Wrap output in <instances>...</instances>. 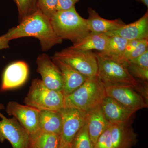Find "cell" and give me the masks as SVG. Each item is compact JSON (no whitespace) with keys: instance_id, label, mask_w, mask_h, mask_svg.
<instances>
[{"instance_id":"4fadbf2b","label":"cell","mask_w":148,"mask_h":148,"mask_svg":"<svg viewBox=\"0 0 148 148\" xmlns=\"http://www.w3.org/2000/svg\"><path fill=\"white\" fill-rule=\"evenodd\" d=\"M109 37L117 36L127 40H148V12H147L137 21L125 24L120 29L108 32Z\"/></svg>"},{"instance_id":"8992f818","label":"cell","mask_w":148,"mask_h":148,"mask_svg":"<svg viewBox=\"0 0 148 148\" xmlns=\"http://www.w3.org/2000/svg\"><path fill=\"white\" fill-rule=\"evenodd\" d=\"M51 58L65 61L86 77L96 76L98 64L95 53L69 47L56 52Z\"/></svg>"},{"instance_id":"3957f363","label":"cell","mask_w":148,"mask_h":148,"mask_svg":"<svg viewBox=\"0 0 148 148\" xmlns=\"http://www.w3.org/2000/svg\"><path fill=\"white\" fill-rule=\"evenodd\" d=\"M106 96L105 86L97 76L87 77L77 89L65 96L64 107L75 108L86 113L100 106Z\"/></svg>"},{"instance_id":"d4e9b609","label":"cell","mask_w":148,"mask_h":148,"mask_svg":"<svg viewBox=\"0 0 148 148\" xmlns=\"http://www.w3.org/2000/svg\"><path fill=\"white\" fill-rule=\"evenodd\" d=\"M58 0H37V10L51 18L57 11Z\"/></svg>"},{"instance_id":"e575fe53","label":"cell","mask_w":148,"mask_h":148,"mask_svg":"<svg viewBox=\"0 0 148 148\" xmlns=\"http://www.w3.org/2000/svg\"><path fill=\"white\" fill-rule=\"evenodd\" d=\"M59 148H71L70 145H65L60 146Z\"/></svg>"},{"instance_id":"7c38bea8","label":"cell","mask_w":148,"mask_h":148,"mask_svg":"<svg viewBox=\"0 0 148 148\" xmlns=\"http://www.w3.org/2000/svg\"><path fill=\"white\" fill-rule=\"evenodd\" d=\"M29 73V66L25 61H17L9 64L3 73L1 91L20 87L27 81Z\"/></svg>"},{"instance_id":"1f68e13d","label":"cell","mask_w":148,"mask_h":148,"mask_svg":"<svg viewBox=\"0 0 148 148\" xmlns=\"http://www.w3.org/2000/svg\"><path fill=\"white\" fill-rule=\"evenodd\" d=\"M10 41L4 35L0 36V50L9 48Z\"/></svg>"},{"instance_id":"7a4b0ae2","label":"cell","mask_w":148,"mask_h":148,"mask_svg":"<svg viewBox=\"0 0 148 148\" xmlns=\"http://www.w3.org/2000/svg\"><path fill=\"white\" fill-rule=\"evenodd\" d=\"M50 19L56 36L63 40L71 41L73 44L90 32L87 19L79 14L75 6L67 10L57 11Z\"/></svg>"},{"instance_id":"cb8c5ba5","label":"cell","mask_w":148,"mask_h":148,"mask_svg":"<svg viewBox=\"0 0 148 148\" xmlns=\"http://www.w3.org/2000/svg\"><path fill=\"white\" fill-rule=\"evenodd\" d=\"M14 1L18 10L19 23L37 10V0H14Z\"/></svg>"},{"instance_id":"9c48e42d","label":"cell","mask_w":148,"mask_h":148,"mask_svg":"<svg viewBox=\"0 0 148 148\" xmlns=\"http://www.w3.org/2000/svg\"><path fill=\"white\" fill-rule=\"evenodd\" d=\"M58 111L62 118L60 146L70 145L77 133L84 125L86 113L75 108L66 107Z\"/></svg>"},{"instance_id":"44dd1931","label":"cell","mask_w":148,"mask_h":148,"mask_svg":"<svg viewBox=\"0 0 148 148\" xmlns=\"http://www.w3.org/2000/svg\"><path fill=\"white\" fill-rule=\"evenodd\" d=\"M128 40L117 36L110 37L103 54L116 60L121 59Z\"/></svg>"},{"instance_id":"8fae6325","label":"cell","mask_w":148,"mask_h":148,"mask_svg":"<svg viewBox=\"0 0 148 148\" xmlns=\"http://www.w3.org/2000/svg\"><path fill=\"white\" fill-rule=\"evenodd\" d=\"M37 72L46 86L51 90L63 92V78L60 70L49 56L45 53L40 54L36 61Z\"/></svg>"},{"instance_id":"4316f807","label":"cell","mask_w":148,"mask_h":148,"mask_svg":"<svg viewBox=\"0 0 148 148\" xmlns=\"http://www.w3.org/2000/svg\"><path fill=\"white\" fill-rule=\"evenodd\" d=\"M94 148H112L111 140L110 124L98 138Z\"/></svg>"},{"instance_id":"ffe728a7","label":"cell","mask_w":148,"mask_h":148,"mask_svg":"<svg viewBox=\"0 0 148 148\" xmlns=\"http://www.w3.org/2000/svg\"><path fill=\"white\" fill-rule=\"evenodd\" d=\"M110 37L105 34L90 32L82 39L70 47L84 51L97 50L103 51L106 49Z\"/></svg>"},{"instance_id":"484cf974","label":"cell","mask_w":148,"mask_h":148,"mask_svg":"<svg viewBox=\"0 0 148 148\" xmlns=\"http://www.w3.org/2000/svg\"><path fill=\"white\" fill-rule=\"evenodd\" d=\"M125 66L132 77L142 80L145 82L148 81V69H145L135 64L127 62H125Z\"/></svg>"},{"instance_id":"ba28073f","label":"cell","mask_w":148,"mask_h":148,"mask_svg":"<svg viewBox=\"0 0 148 148\" xmlns=\"http://www.w3.org/2000/svg\"><path fill=\"white\" fill-rule=\"evenodd\" d=\"M5 140L13 148H31L32 140L24 127L15 117L5 116L0 121V143Z\"/></svg>"},{"instance_id":"9a60e30c","label":"cell","mask_w":148,"mask_h":148,"mask_svg":"<svg viewBox=\"0 0 148 148\" xmlns=\"http://www.w3.org/2000/svg\"><path fill=\"white\" fill-rule=\"evenodd\" d=\"M129 122L110 124L112 148H132L138 142V135Z\"/></svg>"},{"instance_id":"83f0119b","label":"cell","mask_w":148,"mask_h":148,"mask_svg":"<svg viewBox=\"0 0 148 148\" xmlns=\"http://www.w3.org/2000/svg\"><path fill=\"white\" fill-rule=\"evenodd\" d=\"M148 50V40H141L135 48L130 53L124 60L123 62H127L142 55Z\"/></svg>"},{"instance_id":"5b68a950","label":"cell","mask_w":148,"mask_h":148,"mask_svg":"<svg viewBox=\"0 0 148 148\" xmlns=\"http://www.w3.org/2000/svg\"><path fill=\"white\" fill-rule=\"evenodd\" d=\"M63 92L51 90L38 78L32 80L24 103L38 110L58 111L64 107Z\"/></svg>"},{"instance_id":"f546056e","label":"cell","mask_w":148,"mask_h":148,"mask_svg":"<svg viewBox=\"0 0 148 148\" xmlns=\"http://www.w3.org/2000/svg\"><path fill=\"white\" fill-rule=\"evenodd\" d=\"M79 0H58L57 11L65 10L70 9Z\"/></svg>"},{"instance_id":"4dcf8cb0","label":"cell","mask_w":148,"mask_h":148,"mask_svg":"<svg viewBox=\"0 0 148 148\" xmlns=\"http://www.w3.org/2000/svg\"><path fill=\"white\" fill-rule=\"evenodd\" d=\"M140 40H132L128 41L127 45L126 46V47H125V49L124 53H123V55L121 59V61L123 62L125 58H126L127 56L129 55L130 53L135 48V47L137 46L138 43L140 42Z\"/></svg>"},{"instance_id":"30bf717a","label":"cell","mask_w":148,"mask_h":148,"mask_svg":"<svg viewBox=\"0 0 148 148\" xmlns=\"http://www.w3.org/2000/svg\"><path fill=\"white\" fill-rule=\"evenodd\" d=\"M135 88L125 86H105L107 96L113 98L119 103L134 113L148 108V104L143 95Z\"/></svg>"},{"instance_id":"836d02e7","label":"cell","mask_w":148,"mask_h":148,"mask_svg":"<svg viewBox=\"0 0 148 148\" xmlns=\"http://www.w3.org/2000/svg\"><path fill=\"white\" fill-rule=\"evenodd\" d=\"M140 1H141L143 4H145L147 7H148V0H140Z\"/></svg>"},{"instance_id":"52a82bcc","label":"cell","mask_w":148,"mask_h":148,"mask_svg":"<svg viewBox=\"0 0 148 148\" xmlns=\"http://www.w3.org/2000/svg\"><path fill=\"white\" fill-rule=\"evenodd\" d=\"M39 110L27 105H21L15 101L9 102L6 112L15 117L26 130L32 142L41 132L40 129Z\"/></svg>"},{"instance_id":"277c9868","label":"cell","mask_w":148,"mask_h":148,"mask_svg":"<svg viewBox=\"0 0 148 148\" xmlns=\"http://www.w3.org/2000/svg\"><path fill=\"white\" fill-rule=\"evenodd\" d=\"M95 53L98 64L97 76L105 86H125L138 87V82L130 73L125 62L111 58L100 51Z\"/></svg>"},{"instance_id":"d6a6232c","label":"cell","mask_w":148,"mask_h":148,"mask_svg":"<svg viewBox=\"0 0 148 148\" xmlns=\"http://www.w3.org/2000/svg\"><path fill=\"white\" fill-rule=\"evenodd\" d=\"M5 109L4 106V105L2 104H1L0 103V118H1V119H3V118L5 116L3 114H2L1 113V110H3V109Z\"/></svg>"},{"instance_id":"6da1fadb","label":"cell","mask_w":148,"mask_h":148,"mask_svg":"<svg viewBox=\"0 0 148 148\" xmlns=\"http://www.w3.org/2000/svg\"><path fill=\"white\" fill-rule=\"evenodd\" d=\"M4 35L10 41L24 37L36 38L39 41L43 51H48L63 42L56 34L50 18L38 10Z\"/></svg>"},{"instance_id":"2e32d148","label":"cell","mask_w":148,"mask_h":148,"mask_svg":"<svg viewBox=\"0 0 148 148\" xmlns=\"http://www.w3.org/2000/svg\"><path fill=\"white\" fill-rule=\"evenodd\" d=\"M100 106L110 124L128 122L134 113L113 98L107 95L103 99Z\"/></svg>"},{"instance_id":"f1b7e54d","label":"cell","mask_w":148,"mask_h":148,"mask_svg":"<svg viewBox=\"0 0 148 148\" xmlns=\"http://www.w3.org/2000/svg\"><path fill=\"white\" fill-rule=\"evenodd\" d=\"M127 63L135 64L145 69H148V50L142 55L130 60Z\"/></svg>"},{"instance_id":"7402d4cb","label":"cell","mask_w":148,"mask_h":148,"mask_svg":"<svg viewBox=\"0 0 148 148\" xmlns=\"http://www.w3.org/2000/svg\"><path fill=\"white\" fill-rule=\"evenodd\" d=\"M59 135L41 132L32 142L31 148H59Z\"/></svg>"},{"instance_id":"ac0fdd59","label":"cell","mask_w":148,"mask_h":148,"mask_svg":"<svg viewBox=\"0 0 148 148\" xmlns=\"http://www.w3.org/2000/svg\"><path fill=\"white\" fill-rule=\"evenodd\" d=\"M86 114L88 134L95 145L98 138L108 127L110 123L106 119L100 106L88 112Z\"/></svg>"},{"instance_id":"d6986e66","label":"cell","mask_w":148,"mask_h":148,"mask_svg":"<svg viewBox=\"0 0 148 148\" xmlns=\"http://www.w3.org/2000/svg\"><path fill=\"white\" fill-rule=\"evenodd\" d=\"M40 129L42 132L61 135L62 118L58 111L41 110L39 114Z\"/></svg>"},{"instance_id":"5bb4252c","label":"cell","mask_w":148,"mask_h":148,"mask_svg":"<svg viewBox=\"0 0 148 148\" xmlns=\"http://www.w3.org/2000/svg\"><path fill=\"white\" fill-rule=\"evenodd\" d=\"M61 72L63 78V93L64 96L71 94L84 82L87 77L80 73L65 61L51 58Z\"/></svg>"},{"instance_id":"603a6c76","label":"cell","mask_w":148,"mask_h":148,"mask_svg":"<svg viewBox=\"0 0 148 148\" xmlns=\"http://www.w3.org/2000/svg\"><path fill=\"white\" fill-rule=\"evenodd\" d=\"M71 148H94L88 134L86 121L70 144Z\"/></svg>"},{"instance_id":"e0dca14e","label":"cell","mask_w":148,"mask_h":148,"mask_svg":"<svg viewBox=\"0 0 148 148\" xmlns=\"http://www.w3.org/2000/svg\"><path fill=\"white\" fill-rule=\"evenodd\" d=\"M88 12L89 16L87 23L90 32L106 34L120 29L126 24L121 19L108 20L102 18L91 8H88Z\"/></svg>"}]
</instances>
